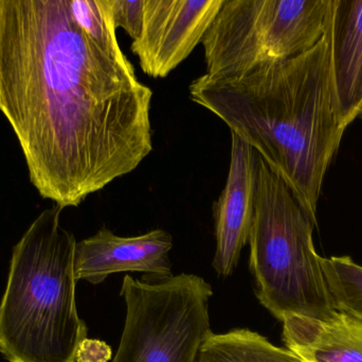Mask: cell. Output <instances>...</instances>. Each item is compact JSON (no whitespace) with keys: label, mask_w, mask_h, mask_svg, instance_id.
Wrapping results in <instances>:
<instances>
[{"label":"cell","mask_w":362,"mask_h":362,"mask_svg":"<svg viewBox=\"0 0 362 362\" xmlns=\"http://www.w3.org/2000/svg\"><path fill=\"white\" fill-rule=\"evenodd\" d=\"M153 91L127 55L89 40L68 0H0V111L30 180L62 210L153 151Z\"/></svg>","instance_id":"obj_1"},{"label":"cell","mask_w":362,"mask_h":362,"mask_svg":"<svg viewBox=\"0 0 362 362\" xmlns=\"http://www.w3.org/2000/svg\"><path fill=\"white\" fill-rule=\"evenodd\" d=\"M189 98L250 145L317 225V204L344 130L335 114L327 34L312 49L249 74L192 81Z\"/></svg>","instance_id":"obj_2"},{"label":"cell","mask_w":362,"mask_h":362,"mask_svg":"<svg viewBox=\"0 0 362 362\" xmlns=\"http://www.w3.org/2000/svg\"><path fill=\"white\" fill-rule=\"evenodd\" d=\"M48 208L13 249L0 303V354L10 362H76L87 327L76 302V240Z\"/></svg>","instance_id":"obj_3"},{"label":"cell","mask_w":362,"mask_h":362,"mask_svg":"<svg viewBox=\"0 0 362 362\" xmlns=\"http://www.w3.org/2000/svg\"><path fill=\"white\" fill-rule=\"evenodd\" d=\"M315 225L259 155L250 270L259 303L278 320L321 319L337 310L315 250Z\"/></svg>","instance_id":"obj_4"},{"label":"cell","mask_w":362,"mask_h":362,"mask_svg":"<svg viewBox=\"0 0 362 362\" xmlns=\"http://www.w3.org/2000/svg\"><path fill=\"white\" fill-rule=\"evenodd\" d=\"M331 0H225L202 38L206 72L238 78L312 49L327 32Z\"/></svg>","instance_id":"obj_5"},{"label":"cell","mask_w":362,"mask_h":362,"mask_svg":"<svg viewBox=\"0 0 362 362\" xmlns=\"http://www.w3.org/2000/svg\"><path fill=\"white\" fill-rule=\"evenodd\" d=\"M212 295L210 284L194 274L142 281L125 276L121 295L127 317L112 362H196L212 333Z\"/></svg>","instance_id":"obj_6"},{"label":"cell","mask_w":362,"mask_h":362,"mask_svg":"<svg viewBox=\"0 0 362 362\" xmlns=\"http://www.w3.org/2000/svg\"><path fill=\"white\" fill-rule=\"evenodd\" d=\"M225 0H144V25L131 50L151 78L169 76L193 52Z\"/></svg>","instance_id":"obj_7"},{"label":"cell","mask_w":362,"mask_h":362,"mask_svg":"<svg viewBox=\"0 0 362 362\" xmlns=\"http://www.w3.org/2000/svg\"><path fill=\"white\" fill-rule=\"evenodd\" d=\"M257 151L231 133L229 171L225 187L213 205L215 249L212 266L221 276L233 273L243 249L249 242L255 217Z\"/></svg>","instance_id":"obj_8"},{"label":"cell","mask_w":362,"mask_h":362,"mask_svg":"<svg viewBox=\"0 0 362 362\" xmlns=\"http://www.w3.org/2000/svg\"><path fill=\"white\" fill-rule=\"evenodd\" d=\"M173 238L169 232L153 230L135 237H120L108 229L76 242L74 274L76 281L93 285L103 283L110 274L144 272L148 276H173L169 253Z\"/></svg>","instance_id":"obj_9"},{"label":"cell","mask_w":362,"mask_h":362,"mask_svg":"<svg viewBox=\"0 0 362 362\" xmlns=\"http://www.w3.org/2000/svg\"><path fill=\"white\" fill-rule=\"evenodd\" d=\"M325 34L334 108L346 130L362 108V0H331Z\"/></svg>","instance_id":"obj_10"},{"label":"cell","mask_w":362,"mask_h":362,"mask_svg":"<svg viewBox=\"0 0 362 362\" xmlns=\"http://www.w3.org/2000/svg\"><path fill=\"white\" fill-rule=\"evenodd\" d=\"M283 341L304 362H362V321L341 310L321 319L288 317Z\"/></svg>","instance_id":"obj_11"},{"label":"cell","mask_w":362,"mask_h":362,"mask_svg":"<svg viewBox=\"0 0 362 362\" xmlns=\"http://www.w3.org/2000/svg\"><path fill=\"white\" fill-rule=\"evenodd\" d=\"M196 362H304L287 349L247 329L209 334L200 346Z\"/></svg>","instance_id":"obj_12"},{"label":"cell","mask_w":362,"mask_h":362,"mask_svg":"<svg viewBox=\"0 0 362 362\" xmlns=\"http://www.w3.org/2000/svg\"><path fill=\"white\" fill-rule=\"evenodd\" d=\"M321 264L337 310L362 321V266L350 256L322 257Z\"/></svg>","instance_id":"obj_13"},{"label":"cell","mask_w":362,"mask_h":362,"mask_svg":"<svg viewBox=\"0 0 362 362\" xmlns=\"http://www.w3.org/2000/svg\"><path fill=\"white\" fill-rule=\"evenodd\" d=\"M72 18L85 35L108 55H124L104 0H68Z\"/></svg>","instance_id":"obj_14"},{"label":"cell","mask_w":362,"mask_h":362,"mask_svg":"<svg viewBox=\"0 0 362 362\" xmlns=\"http://www.w3.org/2000/svg\"><path fill=\"white\" fill-rule=\"evenodd\" d=\"M116 30L122 28L132 40L141 33L144 25V0H104Z\"/></svg>","instance_id":"obj_15"},{"label":"cell","mask_w":362,"mask_h":362,"mask_svg":"<svg viewBox=\"0 0 362 362\" xmlns=\"http://www.w3.org/2000/svg\"><path fill=\"white\" fill-rule=\"evenodd\" d=\"M112 351L101 340H83L76 351V362H108L112 361Z\"/></svg>","instance_id":"obj_16"},{"label":"cell","mask_w":362,"mask_h":362,"mask_svg":"<svg viewBox=\"0 0 362 362\" xmlns=\"http://www.w3.org/2000/svg\"><path fill=\"white\" fill-rule=\"evenodd\" d=\"M358 116L361 117V118H362V108H361V111H359Z\"/></svg>","instance_id":"obj_17"}]
</instances>
